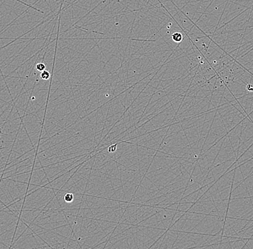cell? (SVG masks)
Here are the masks:
<instances>
[{
    "instance_id": "4",
    "label": "cell",
    "mask_w": 253,
    "mask_h": 249,
    "mask_svg": "<svg viewBox=\"0 0 253 249\" xmlns=\"http://www.w3.org/2000/svg\"><path fill=\"white\" fill-rule=\"evenodd\" d=\"M36 69L40 72H42L45 70V65L42 64V63H40V64H36Z\"/></svg>"
},
{
    "instance_id": "2",
    "label": "cell",
    "mask_w": 253,
    "mask_h": 249,
    "mask_svg": "<svg viewBox=\"0 0 253 249\" xmlns=\"http://www.w3.org/2000/svg\"><path fill=\"white\" fill-rule=\"evenodd\" d=\"M50 72L47 71H43L41 72V78H42V80H47L48 78H50Z\"/></svg>"
},
{
    "instance_id": "3",
    "label": "cell",
    "mask_w": 253,
    "mask_h": 249,
    "mask_svg": "<svg viewBox=\"0 0 253 249\" xmlns=\"http://www.w3.org/2000/svg\"><path fill=\"white\" fill-rule=\"evenodd\" d=\"M74 200V195L72 193H67L64 196V201L67 203H71Z\"/></svg>"
},
{
    "instance_id": "1",
    "label": "cell",
    "mask_w": 253,
    "mask_h": 249,
    "mask_svg": "<svg viewBox=\"0 0 253 249\" xmlns=\"http://www.w3.org/2000/svg\"><path fill=\"white\" fill-rule=\"evenodd\" d=\"M172 40L174 41V42H181L182 40H183V36H182L181 33L176 32L174 33L173 35H172Z\"/></svg>"
}]
</instances>
